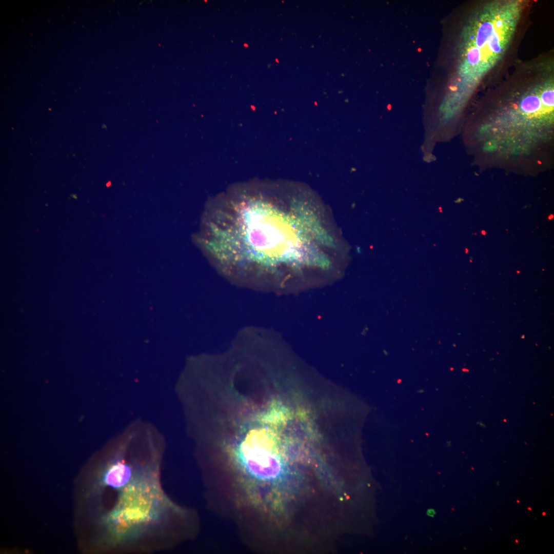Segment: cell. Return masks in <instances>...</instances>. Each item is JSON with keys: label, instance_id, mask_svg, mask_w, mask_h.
Wrapping results in <instances>:
<instances>
[{"label": "cell", "instance_id": "cell-3", "mask_svg": "<svg viewBox=\"0 0 554 554\" xmlns=\"http://www.w3.org/2000/svg\"><path fill=\"white\" fill-rule=\"evenodd\" d=\"M435 514L436 512L433 509H429L427 510V515L429 516L433 517Z\"/></svg>", "mask_w": 554, "mask_h": 554}, {"label": "cell", "instance_id": "cell-1", "mask_svg": "<svg viewBox=\"0 0 554 554\" xmlns=\"http://www.w3.org/2000/svg\"><path fill=\"white\" fill-rule=\"evenodd\" d=\"M523 9L519 0L487 2L477 10L464 34L459 81L465 94L473 90L504 54Z\"/></svg>", "mask_w": 554, "mask_h": 554}, {"label": "cell", "instance_id": "cell-2", "mask_svg": "<svg viewBox=\"0 0 554 554\" xmlns=\"http://www.w3.org/2000/svg\"><path fill=\"white\" fill-rule=\"evenodd\" d=\"M553 96V81L547 80L525 92L513 107L512 114L524 121H551Z\"/></svg>", "mask_w": 554, "mask_h": 554}, {"label": "cell", "instance_id": "cell-4", "mask_svg": "<svg viewBox=\"0 0 554 554\" xmlns=\"http://www.w3.org/2000/svg\"><path fill=\"white\" fill-rule=\"evenodd\" d=\"M545 514H546V513H545V512H543V513H542V515H543V516H545Z\"/></svg>", "mask_w": 554, "mask_h": 554}]
</instances>
